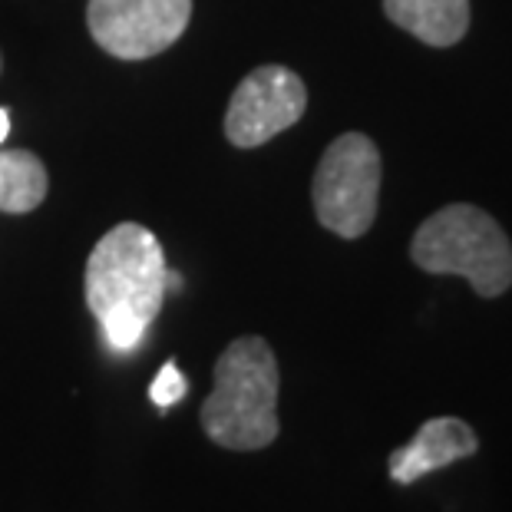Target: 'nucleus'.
<instances>
[{
	"label": "nucleus",
	"mask_w": 512,
	"mask_h": 512,
	"mask_svg": "<svg viewBox=\"0 0 512 512\" xmlns=\"http://www.w3.org/2000/svg\"><path fill=\"white\" fill-rule=\"evenodd\" d=\"M86 308L113 351H133L156 321L169 288L162 242L139 222H119L86 258Z\"/></svg>",
	"instance_id": "nucleus-1"
},
{
	"label": "nucleus",
	"mask_w": 512,
	"mask_h": 512,
	"mask_svg": "<svg viewBox=\"0 0 512 512\" xmlns=\"http://www.w3.org/2000/svg\"><path fill=\"white\" fill-rule=\"evenodd\" d=\"M278 357L265 337H235L215 361V387L202 403V430L222 450L255 453L278 440Z\"/></svg>",
	"instance_id": "nucleus-2"
},
{
	"label": "nucleus",
	"mask_w": 512,
	"mask_h": 512,
	"mask_svg": "<svg viewBox=\"0 0 512 512\" xmlns=\"http://www.w3.org/2000/svg\"><path fill=\"white\" fill-rule=\"evenodd\" d=\"M413 265L427 275H460L479 298L512 288V242L493 215L470 202L433 212L410 242Z\"/></svg>",
	"instance_id": "nucleus-3"
},
{
	"label": "nucleus",
	"mask_w": 512,
	"mask_h": 512,
	"mask_svg": "<svg viewBox=\"0 0 512 512\" xmlns=\"http://www.w3.org/2000/svg\"><path fill=\"white\" fill-rule=\"evenodd\" d=\"M380 149L364 133H344L324 149V156L311 179V202L318 222L328 232L347 238H361L377 219L380 202Z\"/></svg>",
	"instance_id": "nucleus-4"
},
{
	"label": "nucleus",
	"mask_w": 512,
	"mask_h": 512,
	"mask_svg": "<svg viewBox=\"0 0 512 512\" xmlns=\"http://www.w3.org/2000/svg\"><path fill=\"white\" fill-rule=\"evenodd\" d=\"M192 20V0H90L86 27L93 43L116 60L166 53Z\"/></svg>",
	"instance_id": "nucleus-5"
},
{
	"label": "nucleus",
	"mask_w": 512,
	"mask_h": 512,
	"mask_svg": "<svg viewBox=\"0 0 512 512\" xmlns=\"http://www.w3.org/2000/svg\"><path fill=\"white\" fill-rule=\"evenodd\" d=\"M308 110V86L294 70L265 63L235 86L225 110V139L235 149H258L291 129Z\"/></svg>",
	"instance_id": "nucleus-6"
},
{
	"label": "nucleus",
	"mask_w": 512,
	"mask_h": 512,
	"mask_svg": "<svg viewBox=\"0 0 512 512\" xmlns=\"http://www.w3.org/2000/svg\"><path fill=\"white\" fill-rule=\"evenodd\" d=\"M479 450V437L473 427L460 417H433L417 430L407 446L390 453V479L400 486H410L427 473H437L443 466L460 463Z\"/></svg>",
	"instance_id": "nucleus-7"
},
{
	"label": "nucleus",
	"mask_w": 512,
	"mask_h": 512,
	"mask_svg": "<svg viewBox=\"0 0 512 512\" xmlns=\"http://www.w3.org/2000/svg\"><path fill=\"white\" fill-rule=\"evenodd\" d=\"M384 14L390 24L437 50L460 43L473 24L470 0H384Z\"/></svg>",
	"instance_id": "nucleus-8"
},
{
	"label": "nucleus",
	"mask_w": 512,
	"mask_h": 512,
	"mask_svg": "<svg viewBox=\"0 0 512 512\" xmlns=\"http://www.w3.org/2000/svg\"><path fill=\"white\" fill-rule=\"evenodd\" d=\"M50 192L47 166L30 149H0V212L27 215L43 205Z\"/></svg>",
	"instance_id": "nucleus-9"
},
{
	"label": "nucleus",
	"mask_w": 512,
	"mask_h": 512,
	"mask_svg": "<svg viewBox=\"0 0 512 512\" xmlns=\"http://www.w3.org/2000/svg\"><path fill=\"white\" fill-rule=\"evenodd\" d=\"M185 390H189V380L182 377V370L176 367V361H166L159 374H156V380H152L149 397H152V403H156L159 410H166L176 400L185 397Z\"/></svg>",
	"instance_id": "nucleus-10"
},
{
	"label": "nucleus",
	"mask_w": 512,
	"mask_h": 512,
	"mask_svg": "<svg viewBox=\"0 0 512 512\" xmlns=\"http://www.w3.org/2000/svg\"><path fill=\"white\" fill-rule=\"evenodd\" d=\"M7 133H10V116H7V110H0V146H4Z\"/></svg>",
	"instance_id": "nucleus-11"
},
{
	"label": "nucleus",
	"mask_w": 512,
	"mask_h": 512,
	"mask_svg": "<svg viewBox=\"0 0 512 512\" xmlns=\"http://www.w3.org/2000/svg\"><path fill=\"white\" fill-rule=\"evenodd\" d=\"M0 67H4V57H0Z\"/></svg>",
	"instance_id": "nucleus-12"
}]
</instances>
